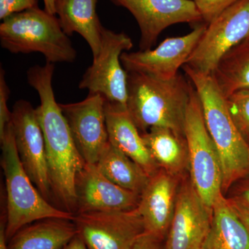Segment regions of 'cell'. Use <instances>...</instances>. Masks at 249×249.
I'll list each match as a JSON object with an SVG mask.
<instances>
[{
  "label": "cell",
  "instance_id": "obj_3",
  "mask_svg": "<svg viewBox=\"0 0 249 249\" xmlns=\"http://www.w3.org/2000/svg\"><path fill=\"white\" fill-rule=\"evenodd\" d=\"M193 84L178 73L173 79L127 72V108L141 133L168 127L185 135V117Z\"/></svg>",
  "mask_w": 249,
  "mask_h": 249
},
{
  "label": "cell",
  "instance_id": "obj_6",
  "mask_svg": "<svg viewBox=\"0 0 249 249\" xmlns=\"http://www.w3.org/2000/svg\"><path fill=\"white\" fill-rule=\"evenodd\" d=\"M184 132L192 183L205 204L213 208L217 196L222 194V167L194 86L186 109Z\"/></svg>",
  "mask_w": 249,
  "mask_h": 249
},
{
  "label": "cell",
  "instance_id": "obj_21",
  "mask_svg": "<svg viewBox=\"0 0 249 249\" xmlns=\"http://www.w3.org/2000/svg\"><path fill=\"white\" fill-rule=\"evenodd\" d=\"M202 249H249V234L224 194L213 205L211 229Z\"/></svg>",
  "mask_w": 249,
  "mask_h": 249
},
{
  "label": "cell",
  "instance_id": "obj_10",
  "mask_svg": "<svg viewBox=\"0 0 249 249\" xmlns=\"http://www.w3.org/2000/svg\"><path fill=\"white\" fill-rule=\"evenodd\" d=\"M73 221L89 249H132L145 232L138 209L76 214Z\"/></svg>",
  "mask_w": 249,
  "mask_h": 249
},
{
  "label": "cell",
  "instance_id": "obj_2",
  "mask_svg": "<svg viewBox=\"0 0 249 249\" xmlns=\"http://www.w3.org/2000/svg\"><path fill=\"white\" fill-rule=\"evenodd\" d=\"M182 69L200 99L205 123L220 160L222 191L225 196L234 183L249 175V145L236 127L226 97L212 75L186 64Z\"/></svg>",
  "mask_w": 249,
  "mask_h": 249
},
{
  "label": "cell",
  "instance_id": "obj_29",
  "mask_svg": "<svg viewBox=\"0 0 249 249\" xmlns=\"http://www.w3.org/2000/svg\"><path fill=\"white\" fill-rule=\"evenodd\" d=\"M227 197H237L249 201V175L234 183L227 194Z\"/></svg>",
  "mask_w": 249,
  "mask_h": 249
},
{
  "label": "cell",
  "instance_id": "obj_7",
  "mask_svg": "<svg viewBox=\"0 0 249 249\" xmlns=\"http://www.w3.org/2000/svg\"><path fill=\"white\" fill-rule=\"evenodd\" d=\"M132 47L133 42L127 34L103 27L101 51L83 74L80 89L98 93L107 102L127 107V72L121 56Z\"/></svg>",
  "mask_w": 249,
  "mask_h": 249
},
{
  "label": "cell",
  "instance_id": "obj_27",
  "mask_svg": "<svg viewBox=\"0 0 249 249\" xmlns=\"http://www.w3.org/2000/svg\"><path fill=\"white\" fill-rule=\"evenodd\" d=\"M39 0H0V19L38 6Z\"/></svg>",
  "mask_w": 249,
  "mask_h": 249
},
{
  "label": "cell",
  "instance_id": "obj_20",
  "mask_svg": "<svg viewBox=\"0 0 249 249\" xmlns=\"http://www.w3.org/2000/svg\"><path fill=\"white\" fill-rule=\"evenodd\" d=\"M142 136L160 168L180 178L188 173L189 160L185 135L168 127H152Z\"/></svg>",
  "mask_w": 249,
  "mask_h": 249
},
{
  "label": "cell",
  "instance_id": "obj_16",
  "mask_svg": "<svg viewBox=\"0 0 249 249\" xmlns=\"http://www.w3.org/2000/svg\"><path fill=\"white\" fill-rule=\"evenodd\" d=\"M181 178L161 168L150 178L137 208L147 233L165 240L175 212Z\"/></svg>",
  "mask_w": 249,
  "mask_h": 249
},
{
  "label": "cell",
  "instance_id": "obj_18",
  "mask_svg": "<svg viewBox=\"0 0 249 249\" xmlns=\"http://www.w3.org/2000/svg\"><path fill=\"white\" fill-rule=\"evenodd\" d=\"M98 0H55V15L69 36L74 33L88 42L93 58L100 53L103 27L96 13Z\"/></svg>",
  "mask_w": 249,
  "mask_h": 249
},
{
  "label": "cell",
  "instance_id": "obj_5",
  "mask_svg": "<svg viewBox=\"0 0 249 249\" xmlns=\"http://www.w3.org/2000/svg\"><path fill=\"white\" fill-rule=\"evenodd\" d=\"M0 44L14 54L42 53L49 63H71L77 57L76 49L58 18L38 6L2 20Z\"/></svg>",
  "mask_w": 249,
  "mask_h": 249
},
{
  "label": "cell",
  "instance_id": "obj_1",
  "mask_svg": "<svg viewBox=\"0 0 249 249\" xmlns=\"http://www.w3.org/2000/svg\"><path fill=\"white\" fill-rule=\"evenodd\" d=\"M54 64L34 65L27 71L29 84L38 93L37 119L45 139L46 156L53 198L62 209L76 213V181L86 165L73 142L71 131L53 88Z\"/></svg>",
  "mask_w": 249,
  "mask_h": 249
},
{
  "label": "cell",
  "instance_id": "obj_17",
  "mask_svg": "<svg viewBox=\"0 0 249 249\" xmlns=\"http://www.w3.org/2000/svg\"><path fill=\"white\" fill-rule=\"evenodd\" d=\"M105 109L109 142L137 163L150 178L155 175L160 168L150 155L127 108L106 101Z\"/></svg>",
  "mask_w": 249,
  "mask_h": 249
},
{
  "label": "cell",
  "instance_id": "obj_23",
  "mask_svg": "<svg viewBox=\"0 0 249 249\" xmlns=\"http://www.w3.org/2000/svg\"><path fill=\"white\" fill-rule=\"evenodd\" d=\"M211 75L225 97L249 89V36L221 58Z\"/></svg>",
  "mask_w": 249,
  "mask_h": 249
},
{
  "label": "cell",
  "instance_id": "obj_19",
  "mask_svg": "<svg viewBox=\"0 0 249 249\" xmlns=\"http://www.w3.org/2000/svg\"><path fill=\"white\" fill-rule=\"evenodd\" d=\"M77 234L73 221L47 218L19 229L7 241V249H63Z\"/></svg>",
  "mask_w": 249,
  "mask_h": 249
},
{
  "label": "cell",
  "instance_id": "obj_33",
  "mask_svg": "<svg viewBox=\"0 0 249 249\" xmlns=\"http://www.w3.org/2000/svg\"><path fill=\"white\" fill-rule=\"evenodd\" d=\"M45 10L49 14L55 15V0H43Z\"/></svg>",
  "mask_w": 249,
  "mask_h": 249
},
{
  "label": "cell",
  "instance_id": "obj_14",
  "mask_svg": "<svg viewBox=\"0 0 249 249\" xmlns=\"http://www.w3.org/2000/svg\"><path fill=\"white\" fill-rule=\"evenodd\" d=\"M111 1L128 10L135 18L140 29L139 47L142 51L151 49L162 31L173 24H199L203 22L199 10L192 0Z\"/></svg>",
  "mask_w": 249,
  "mask_h": 249
},
{
  "label": "cell",
  "instance_id": "obj_28",
  "mask_svg": "<svg viewBox=\"0 0 249 249\" xmlns=\"http://www.w3.org/2000/svg\"><path fill=\"white\" fill-rule=\"evenodd\" d=\"M227 198L249 234V201L237 197Z\"/></svg>",
  "mask_w": 249,
  "mask_h": 249
},
{
  "label": "cell",
  "instance_id": "obj_12",
  "mask_svg": "<svg viewBox=\"0 0 249 249\" xmlns=\"http://www.w3.org/2000/svg\"><path fill=\"white\" fill-rule=\"evenodd\" d=\"M207 27L206 23H200L187 35L168 37L155 49L124 52L121 56L123 67L127 72L173 79L188 62Z\"/></svg>",
  "mask_w": 249,
  "mask_h": 249
},
{
  "label": "cell",
  "instance_id": "obj_8",
  "mask_svg": "<svg viewBox=\"0 0 249 249\" xmlns=\"http://www.w3.org/2000/svg\"><path fill=\"white\" fill-rule=\"evenodd\" d=\"M249 36V0H238L208 24L186 65L212 74L221 58Z\"/></svg>",
  "mask_w": 249,
  "mask_h": 249
},
{
  "label": "cell",
  "instance_id": "obj_11",
  "mask_svg": "<svg viewBox=\"0 0 249 249\" xmlns=\"http://www.w3.org/2000/svg\"><path fill=\"white\" fill-rule=\"evenodd\" d=\"M213 220V208L205 204L190 178H181L164 249H202Z\"/></svg>",
  "mask_w": 249,
  "mask_h": 249
},
{
  "label": "cell",
  "instance_id": "obj_32",
  "mask_svg": "<svg viewBox=\"0 0 249 249\" xmlns=\"http://www.w3.org/2000/svg\"><path fill=\"white\" fill-rule=\"evenodd\" d=\"M5 227H6V217H4L0 223V249H7V240L5 235Z\"/></svg>",
  "mask_w": 249,
  "mask_h": 249
},
{
  "label": "cell",
  "instance_id": "obj_31",
  "mask_svg": "<svg viewBox=\"0 0 249 249\" xmlns=\"http://www.w3.org/2000/svg\"><path fill=\"white\" fill-rule=\"evenodd\" d=\"M63 249H89L85 245L84 241L81 238V237L78 234H77L74 237Z\"/></svg>",
  "mask_w": 249,
  "mask_h": 249
},
{
  "label": "cell",
  "instance_id": "obj_22",
  "mask_svg": "<svg viewBox=\"0 0 249 249\" xmlns=\"http://www.w3.org/2000/svg\"><path fill=\"white\" fill-rule=\"evenodd\" d=\"M95 165L108 179L140 196L150 178L137 163L110 142Z\"/></svg>",
  "mask_w": 249,
  "mask_h": 249
},
{
  "label": "cell",
  "instance_id": "obj_9",
  "mask_svg": "<svg viewBox=\"0 0 249 249\" xmlns=\"http://www.w3.org/2000/svg\"><path fill=\"white\" fill-rule=\"evenodd\" d=\"M11 124L16 147L31 181L45 199L53 197L49 178L45 139L36 109L29 101L19 100L12 109Z\"/></svg>",
  "mask_w": 249,
  "mask_h": 249
},
{
  "label": "cell",
  "instance_id": "obj_25",
  "mask_svg": "<svg viewBox=\"0 0 249 249\" xmlns=\"http://www.w3.org/2000/svg\"><path fill=\"white\" fill-rule=\"evenodd\" d=\"M194 1L202 17L203 22L209 24L224 10L238 0H192Z\"/></svg>",
  "mask_w": 249,
  "mask_h": 249
},
{
  "label": "cell",
  "instance_id": "obj_26",
  "mask_svg": "<svg viewBox=\"0 0 249 249\" xmlns=\"http://www.w3.org/2000/svg\"><path fill=\"white\" fill-rule=\"evenodd\" d=\"M9 87L5 79V71L1 67L0 69V137L4 133L6 126L11 122L12 111H10L9 103Z\"/></svg>",
  "mask_w": 249,
  "mask_h": 249
},
{
  "label": "cell",
  "instance_id": "obj_15",
  "mask_svg": "<svg viewBox=\"0 0 249 249\" xmlns=\"http://www.w3.org/2000/svg\"><path fill=\"white\" fill-rule=\"evenodd\" d=\"M76 214L137 209L141 196L108 179L95 164L85 165L76 181Z\"/></svg>",
  "mask_w": 249,
  "mask_h": 249
},
{
  "label": "cell",
  "instance_id": "obj_30",
  "mask_svg": "<svg viewBox=\"0 0 249 249\" xmlns=\"http://www.w3.org/2000/svg\"><path fill=\"white\" fill-rule=\"evenodd\" d=\"M164 241L145 232L139 237L132 249H164Z\"/></svg>",
  "mask_w": 249,
  "mask_h": 249
},
{
  "label": "cell",
  "instance_id": "obj_4",
  "mask_svg": "<svg viewBox=\"0 0 249 249\" xmlns=\"http://www.w3.org/2000/svg\"><path fill=\"white\" fill-rule=\"evenodd\" d=\"M0 142L1 168L6 181V240L22 227L40 219L59 218L73 221L75 214L53 206L31 181L18 155L11 122L6 126Z\"/></svg>",
  "mask_w": 249,
  "mask_h": 249
},
{
  "label": "cell",
  "instance_id": "obj_13",
  "mask_svg": "<svg viewBox=\"0 0 249 249\" xmlns=\"http://www.w3.org/2000/svg\"><path fill=\"white\" fill-rule=\"evenodd\" d=\"M105 103L101 95L91 93L80 102L59 103L75 145L88 164H96L109 142Z\"/></svg>",
  "mask_w": 249,
  "mask_h": 249
},
{
  "label": "cell",
  "instance_id": "obj_24",
  "mask_svg": "<svg viewBox=\"0 0 249 249\" xmlns=\"http://www.w3.org/2000/svg\"><path fill=\"white\" fill-rule=\"evenodd\" d=\"M226 101L236 127L249 145V89L234 91Z\"/></svg>",
  "mask_w": 249,
  "mask_h": 249
}]
</instances>
